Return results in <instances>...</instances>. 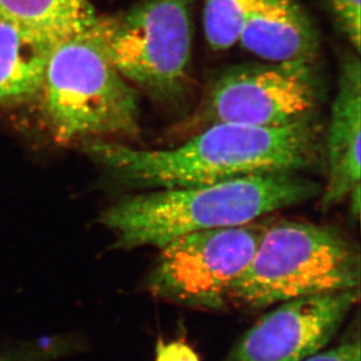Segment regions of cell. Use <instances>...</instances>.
<instances>
[{
	"label": "cell",
	"instance_id": "obj_1",
	"mask_svg": "<svg viewBox=\"0 0 361 361\" xmlns=\"http://www.w3.org/2000/svg\"><path fill=\"white\" fill-rule=\"evenodd\" d=\"M81 147L117 184L147 191L298 172L323 157V131L314 117L279 128L214 124L165 149L106 140Z\"/></svg>",
	"mask_w": 361,
	"mask_h": 361
},
{
	"label": "cell",
	"instance_id": "obj_2",
	"mask_svg": "<svg viewBox=\"0 0 361 361\" xmlns=\"http://www.w3.org/2000/svg\"><path fill=\"white\" fill-rule=\"evenodd\" d=\"M319 192L318 184L297 172L254 174L126 195L104 209L99 222L113 234V248L159 249L191 233L250 224Z\"/></svg>",
	"mask_w": 361,
	"mask_h": 361
},
{
	"label": "cell",
	"instance_id": "obj_3",
	"mask_svg": "<svg viewBox=\"0 0 361 361\" xmlns=\"http://www.w3.org/2000/svg\"><path fill=\"white\" fill-rule=\"evenodd\" d=\"M37 99L60 145L140 135L138 92L111 65L92 31L51 47Z\"/></svg>",
	"mask_w": 361,
	"mask_h": 361
},
{
	"label": "cell",
	"instance_id": "obj_4",
	"mask_svg": "<svg viewBox=\"0 0 361 361\" xmlns=\"http://www.w3.org/2000/svg\"><path fill=\"white\" fill-rule=\"evenodd\" d=\"M360 254L330 226L270 222L252 261L233 284L229 302L249 309L317 293L359 289Z\"/></svg>",
	"mask_w": 361,
	"mask_h": 361
},
{
	"label": "cell",
	"instance_id": "obj_5",
	"mask_svg": "<svg viewBox=\"0 0 361 361\" xmlns=\"http://www.w3.org/2000/svg\"><path fill=\"white\" fill-rule=\"evenodd\" d=\"M193 0H142L97 17L92 35L133 88L161 106H180L192 88Z\"/></svg>",
	"mask_w": 361,
	"mask_h": 361
},
{
	"label": "cell",
	"instance_id": "obj_6",
	"mask_svg": "<svg viewBox=\"0 0 361 361\" xmlns=\"http://www.w3.org/2000/svg\"><path fill=\"white\" fill-rule=\"evenodd\" d=\"M311 63L239 66L222 73L172 136H191L214 124L279 128L314 118L319 82Z\"/></svg>",
	"mask_w": 361,
	"mask_h": 361
},
{
	"label": "cell",
	"instance_id": "obj_7",
	"mask_svg": "<svg viewBox=\"0 0 361 361\" xmlns=\"http://www.w3.org/2000/svg\"><path fill=\"white\" fill-rule=\"evenodd\" d=\"M269 221L208 229L179 236L161 247L145 288L158 300L220 309L252 261Z\"/></svg>",
	"mask_w": 361,
	"mask_h": 361
},
{
	"label": "cell",
	"instance_id": "obj_8",
	"mask_svg": "<svg viewBox=\"0 0 361 361\" xmlns=\"http://www.w3.org/2000/svg\"><path fill=\"white\" fill-rule=\"evenodd\" d=\"M359 289L280 303L234 345L224 361H300L322 351L358 303Z\"/></svg>",
	"mask_w": 361,
	"mask_h": 361
},
{
	"label": "cell",
	"instance_id": "obj_9",
	"mask_svg": "<svg viewBox=\"0 0 361 361\" xmlns=\"http://www.w3.org/2000/svg\"><path fill=\"white\" fill-rule=\"evenodd\" d=\"M361 63L358 53L345 55L330 122L323 135L326 185L321 206L329 209L360 188Z\"/></svg>",
	"mask_w": 361,
	"mask_h": 361
},
{
	"label": "cell",
	"instance_id": "obj_10",
	"mask_svg": "<svg viewBox=\"0 0 361 361\" xmlns=\"http://www.w3.org/2000/svg\"><path fill=\"white\" fill-rule=\"evenodd\" d=\"M239 44L273 63H311L319 54L314 23L295 0H255Z\"/></svg>",
	"mask_w": 361,
	"mask_h": 361
},
{
	"label": "cell",
	"instance_id": "obj_11",
	"mask_svg": "<svg viewBox=\"0 0 361 361\" xmlns=\"http://www.w3.org/2000/svg\"><path fill=\"white\" fill-rule=\"evenodd\" d=\"M97 17L90 0H0V20L51 47L88 35Z\"/></svg>",
	"mask_w": 361,
	"mask_h": 361
},
{
	"label": "cell",
	"instance_id": "obj_12",
	"mask_svg": "<svg viewBox=\"0 0 361 361\" xmlns=\"http://www.w3.org/2000/svg\"><path fill=\"white\" fill-rule=\"evenodd\" d=\"M51 46L0 20V104L18 106L38 96Z\"/></svg>",
	"mask_w": 361,
	"mask_h": 361
},
{
	"label": "cell",
	"instance_id": "obj_13",
	"mask_svg": "<svg viewBox=\"0 0 361 361\" xmlns=\"http://www.w3.org/2000/svg\"><path fill=\"white\" fill-rule=\"evenodd\" d=\"M255 0H204V28L213 51H226L239 44Z\"/></svg>",
	"mask_w": 361,
	"mask_h": 361
},
{
	"label": "cell",
	"instance_id": "obj_14",
	"mask_svg": "<svg viewBox=\"0 0 361 361\" xmlns=\"http://www.w3.org/2000/svg\"><path fill=\"white\" fill-rule=\"evenodd\" d=\"M336 24L345 38L360 53L361 7L360 0H325Z\"/></svg>",
	"mask_w": 361,
	"mask_h": 361
},
{
	"label": "cell",
	"instance_id": "obj_15",
	"mask_svg": "<svg viewBox=\"0 0 361 361\" xmlns=\"http://www.w3.org/2000/svg\"><path fill=\"white\" fill-rule=\"evenodd\" d=\"M154 361H201L198 353L185 339L167 341L158 338Z\"/></svg>",
	"mask_w": 361,
	"mask_h": 361
},
{
	"label": "cell",
	"instance_id": "obj_16",
	"mask_svg": "<svg viewBox=\"0 0 361 361\" xmlns=\"http://www.w3.org/2000/svg\"><path fill=\"white\" fill-rule=\"evenodd\" d=\"M359 337L350 339L329 351H319L300 361H361Z\"/></svg>",
	"mask_w": 361,
	"mask_h": 361
},
{
	"label": "cell",
	"instance_id": "obj_17",
	"mask_svg": "<svg viewBox=\"0 0 361 361\" xmlns=\"http://www.w3.org/2000/svg\"><path fill=\"white\" fill-rule=\"evenodd\" d=\"M0 361H20L19 341L0 337Z\"/></svg>",
	"mask_w": 361,
	"mask_h": 361
},
{
	"label": "cell",
	"instance_id": "obj_18",
	"mask_svg": "<svg viewBox=\"0 0 361 361\" xmlns=\"http://www.w3.org/2000/svg\"><path fill=\"white\" fill-rule=\"evenodd\" d=\"M348 199L350 200V213L355 218H358L360 213V188L352 192V195Z\"/></svg>",
	"mask_w": 361,
	"mask_h": 361
}]
</instances>
